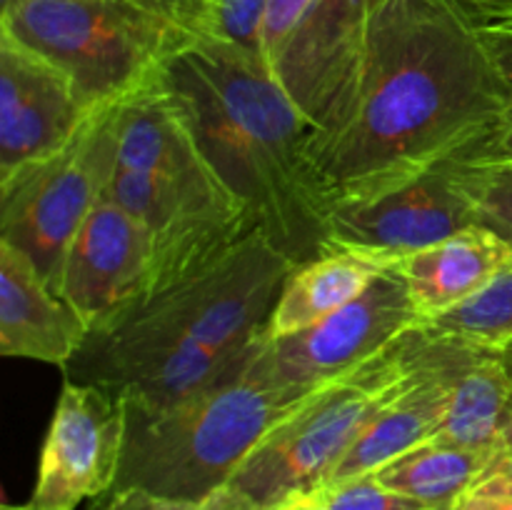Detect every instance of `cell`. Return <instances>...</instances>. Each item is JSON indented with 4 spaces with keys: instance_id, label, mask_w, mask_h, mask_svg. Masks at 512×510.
I'll list each match as a JSON object with an SVG mask.
<instances>
[{
    "instance_id": "cell-1",
    "label": "cell",
    "mask_w": 512,
    "mask_h": 510,
    "mask_svg": "<svg viewBox=\"0 0 512 510\" xmlns=\"http://www.w3.org/2000/svg\"><path fill=\"white\" fill-rule=\"evenodd\" d=\"M512 98L480 30L453 0H383L315 158L335 203L470 155Z\"/></svg>"
},
{
    "instance_id": "cell-2",
    "label": "cell",
    "mask_w": 512,
    "mask_h": 510,
    "mask_svg": "<svg viewBox=\"0 0 512 510\" xmlns=\"http://www.w3.org/2000/svg\"><path fill=\"white\" fill-rule=\"evenodd\" d=\"M163 83L220 183L295 265L328 250L335 198L315 158L318 125L273 78L263 55L193 38Z\"/></svg>"
},
{
    "instance_id": "cell-3",
    "label": "cell",
    "mask_w": 512,
    "mask_h": 510,
    "mask_svg": "<svg viewBox=\"0 0 512 510\" xmlns=\"http://www.w3.org/2000/svg\"><path fill=\"white\" fill-rule=\"evenodd\" d=\"M293 268L255 230L198 273L145 298L113 328L90 333L65 378L155 410L218 388L245 373Z\"/></svg>"
},
{
    "instance_id": "cell-4",
    "label": "cell",
    "mask_w": 512,
    "mask_h": 510,
    "mask_svg": "<svg viewBox=\"0 0 512 510\" xmlns=\"http://www.w3.org/2000/svg\"><path fill=\"white\" fill-rule=\"evenodd\" d=\"M308 395L268 388L243 373L173 408L120 398L125 443L108 495L138 490L155 498L205 500L230 483L260 440Z\"/></svg>"
},
{
    "instance_id": "cell-5",
    "label": "cell",
    "mask_w": 512,
    "mask_h": 510,
    "mask_svg": "<svg viewBox=\"0 0 512 510\" xmlns=\"http://www.w3.org/2000/svg\"><path fill=\"white\" fill-rule=\"evenodd\" d=\"M0 30L63 68L90 110L148 85L193 40L150 0H13Z\"/></svg>"
},
{
    "instance_id": "cell-6",
    "label": "cell",
    "mask_w": 512,
    "mask_h": 510,
    "mask_svg": "<svg viewBox=\"0 0 512 510\" xmlns=\"http://www.w3.org/2000/svg\"><path fill=\"white\" fill-rule=\"evenodd\" d=\"M413 330L360 368L313 390L260 440L228 488L255 510H275L323 488L340 458L408 375Z\"/></svg>"
},
{
    "instance_id": "cell-7",
    "label": "cell",
    "mask_w": 512,
    "mask_h": 510,
    "mask_svg": "<svg viewBox=\"0 0 512 510\" xmlns=\"http://www.w3.org/2000/svg\"><path fill=\"white\" fill-rule=\"evenodd\" d=\"M110 108L90 110L63 148L0 178V240L28 255L55 293L65 253L115 168Z\"/></svg>"
},
{
    "instance_id": "cell-8",
    "label": "cell",
    "mask_w": 512,
    "mask_h": 510,
    "mask_svg": "<svg viewBox=\"0 0 512 510\" xmlns=\"http://www.w3.org/2000/svg\"><path fill=\"white\" fill-rule=\"evenodd\" d=\"M420 325L403 275L388 268L375 283L320 323L270 338L260 330L245 373L258 383L293 393H313Z\"/></svg>"
},
{
    "instance_id": "cell-9",
    "label": "cell",
    "mask_w": 512,
    "mask_h": 510,
    "mask_svg": "<svg viewBox=\"0 0 512 510\" xmlns=\"http://www.w3.org/2000/svg\"><path fill=\"white\" fill-rule=\"evenodd\" d=\"M383 0H268L263 58L273 78L325 130L343 108L370 18Z\"/></svg>"
},
{
    "instance_id": "cell-10",
    "label": "cell",
    "mask_w": 512,
    "mask_h": 510,
    "mask_svg": "<svg viewBox=\"0 0 512 510\" xmlns=\"http://www.w3.org/2000/svg\"><path fill=\"white\" fill-rule=\"evenodd\" d=\"M458 168L460 155H455L383 193L338 200L330 213L328 248L355 250L395 265L480 225Z\"/></svg>"
},
{
    "instance_id": "cell-11",
    "label": "cell",
    "mask_w": 512,
    "mask_h": 510,
    "mask_svg": "<svg viewBox=\"0 0 512 510\" xmlns=\"http://www.w3.org/2000/svg\"><path fill=\"white\" fill-rule=\"evenodd\" d=\"M125 408L98 385L65 378L45 433L30 510H75L103 500L118 480Z\"/></svg>"
},
{
    "instance_id": "cell-12",
    "label": "cell",
    "mask_w": 512,
    "mask_h": 510,
    "mask_svg": "<svg viewBox=\"0 0 512 510\" xmlns=\"http://www.w3.org/2000/svg\"><path fill=\"white\" fill-rule=\"evenodd\" d=\"M153 270V238L120 205L100 200L65 253L58 295L103 333L145 298Z\"/></svg>"
},
{
    "instance_id": "cell-13",
    "label": "cell",
    "mask_w": 512,
    "mask_h": 510,
    "mask_svg": "<svg viewBox=\"0 0 512 510\" xmlns=\"http://www.w3.org/2000/svg\"><path fill=\"white\" fill-rule=\"evenodd\" d=\"M88 113L63 68L0 30V178L63 148Z\"/></svg>"
},
{
    "instance_id": "cell-14",
    "label": "cell",
    "mask_w": 512,
    "mask_h": 510,
    "mask_svg": "<svg viewBox=\"0 0 512 510\" xmlns=\"http://www.w3.org/2000/svg\"><path fill=\"white\" fill-rule=\"evenodd\" d=\"M90 328L60 298L28 255L0 240V353L65 370Z\"/></svg>"
},
{
    "instance_id": "cell-15",
    "label": "cell",
    "mask_w": 512,
    "mask_h": 510,
    "mask_svg": "<svg viewBox=\"0 0 512 510\" xmlns=\"http://www.w3.org/2000/svg\"><path fill=\"white\" fill-rule=\"evenodd\" d=\"M512 265V245L483 225L408 255L393 268L403 275L420 325L458 308Z\"/></svg>"
},
{
    "instance_id": "cell-16",
    "label": "cell",
    "mask_w": 512,
    "mask_h": 510,
    "mask_svg": "<svg viewBox=\"0 0 512 510\" xmlns=\"http://www.w3.org/2000/svg\"><path fill=\"white\" fill-rule=\"evenodd\" d=\"M512 413V378L503 350L465 343L450 375V398L438 438L488 455Z\"/></svg>"
},
{
    "instance_id": "cell-17",
    "label": "cell",
    "mask_w": 512,
    "mask_h": 510,
    "mask_svg": "<svg viewBox=\"0 0 512 510\" xmlns=\"http://www.w3.org/2000/svg\"><path fill=\"white\" fill-rule=\"evenodd\" d=\"M388 268L393 265L345 248H328L318 258L295 265L263 333L285 338L320 323L363 295Z\"/></svg>"
},
{
    "instance_id": "cell-18",
    "label": "cell",
    "mask_w": 512,
    "mask_h": 510,
    "mask_svg": "<svg viewBox=\"0 0 512 510\" xmlns=\"http://www.w3.org/2000/svg\"><path fill=\"white\" fill-rule=\"evenodd\" d=\"M485 465L488 455L435 435L370 475L395 493L423 503L428 510H455L478 483Z\"/></svg>"
},
{
    "instance_id": "cell-19",
    "label": "cell",
    "mask_w": 512,
    "mask_h": 510,
    "mask_svg": "<svg viewBox=\"0 0 512 510\" xmlns=\"http://www.w3.org/2000/svg\"><path fill=\"white\" fill-rule=\"evenodd\" d=\"M193 38H210L263 55L268 0H150Z\"/></svg>"
},
{
    "instance_id": "cell-20",
    "label": "cell",
    "mask_w": 512,
    "mask_h": 510,
    "mask_svg": "<svg viewBox=\"0 0 512 510\" xmlns=\"http://www.w3.org/2000/svg\"><path fill=\"white\" fill-rule=\"evenodd\" d=\"M423 325L435 333L465 340L480 348H508L512 343V265L498 278L490 280L473 298Z\"/></svg>"
},
{
    "instance_id": "cell-21",
    "label": "cell",
    "mask_w": 512,
    "mask_h": 510,
    "mask_svg": "<svg viewBox=\"0 0 512 510\" xmlns=\"http://www.w3.org/2000/svg\"><path fill=\"white\" fill-rule=\"evenodd\" d=\"M458 178L478 223L512 245V160H465L460 155Z\"/></svg>"
},
{
    "instance_id": "cell-22",
    "label": "cell",
    "mask_w": 512,
    "mask_h": 510,
    "mask_svg": "<svg viewBox=\"0 0 512 510\" xmlns=\"http://www.w3.org/2000/svg\"><path fill=\"white\" fill-rule=\"evenodd\" d=\"M313 495L325 510H428L418 500L390 490L373 475L328 485V488L315 490Z\"/></svg>"
},
{
    "instance_id": "cell-23",
    "label": "cell",
    "mask_w": 512,
    "mask_h": 510,
    "mask_svg": "<svg viewBox=\"0 0 512 510\" xmlns=\"http://www.w3.org/2000/svg\"><path fill=\"white\" fill-rule=\"evenodd\" d=\"M103 510H255L243 495L230 490L228 485L215 490L205 500H170V498H155V495L138 493H115L103 498Z\"/></svg>"
},
{
    "instance_id": "cell-24",
    "label": "cell",
    "mask_w": 512,
    "mask_h": 510,
    "mask_svg": "<svg viewBox=\"0 0 512 510\" xmlns=\"http://www.w3.org/2000/svg\"><path fill=\"white\" fill-rule=\"evenodd\" d=\"M468 495H512V413L490 453L488 465Z\"/></svg>"
},
{
    "instance_id": "cell-25",
    "label": "cell",
    "mask_w": 512,
    "mask_h": 510,
    "mask_svg": "<svg viewBox=\"0 0 512 510\" xmlns=\"http://www.w3.org/2000/svg\"><path fill=\"white\" fill-rule=\"evenodd\" d=\"M480 38L488 45L490 55H493L495 65L500 73L505 75L508 85L512 88V18L498 20V23L478 25Z\"/></svg>"
},
{
    "instance_id": "cell-26",
    "label": "cell",
    "mask_w": 512,
    "mask_h": 510,
    "mask_svg": "<svg viewBox=\"0 0 512 510\" xmlns=\"http://www.w3.org/2000/svg\"><path fill=\"white\" fill-rule=\"evenodd\" d=\"M465 160H512V98L505 108V113L500 115V120L495 123V128L490 130L488 138L478 145L470 155H463Z\"/></svg>"
},
{
    "instance_id": "cell-27",
    "label": "cell",
    "mask_w": 512,
    "mask_h": 510,
    "mask_svg": "<svg viewBox=\"0 0 512 510\" xmlns=\"http://www.w3.org/2000/svg\"><path fill=\"white\" fill-rule=\"evenodd\" d=\"M475 25L512 18V0H453Z\"/></svg>"
},
{
    "instance_id": "cell-28",
    "label": "cell",
    "mask_w": 512,
    "mask_h": 510,
    "mask_svg": "<svg viewBox=\"0 0 512 510\" xmlns=\"http://www.w3.org/2000/svg\"><path fill=\"white\" fill-rule=\"evenodd\" d=\"M455 510H512V495H465Z\"/></svg>"
},
{
    "instance_id": "cell-29",
    "label": "cell",
    "mask_w": 512,
    "mask_h": 510,
    "mask_svg": "<svg viewBox=\"0 0 512 510\" xmlns=\"http://www.w3.org/2000/svg\"><path fill=\"white\" fill-rule=\"evenodd\" d=\"M275 510H310V495L308 498H298V500H290V503L280 505Z\"/></svg>"
},
{
    "instance_id": "cell-30",
    "label": "cell",
    "mask_w": 512,
    "mask_h": 510,
    "mask_svg": "<svg viewBox=\"0 0 512 510\" xmlns=\"http://www.w3.org/2000/svg\"><path fill=\"white\" fill-rule=\"evenodd\" d=\"M503 360H505V365H508V373H510V378H512V343L503 350Z\"/></svg>"
},
{
    "instance_id": "cell-31",
    "label": "cell",
    "mask_w": 512,
    "mask_h": 510,
    "mask_svg": "<svg viewBox=\"0 0 512 510\" xmlns=\"http://www.w3.org/2000/svg\"><path fill=\"white\" fill-rule=\"evenodd\" d=\"M0 510H30V508H28V505H10V503H5Z\"/></svg>"
},
{
    "instance_id": "cell-32",
    "label": "cell",
    "mask_w": 512,
    "mask_h": 510,
    "mask_svg": "<svg viewBox=\"0 0 512 510\" xmlns=\"http://www.w3.org/2000/svg\"><path fill=\"white\" fill-rule=\"evenodd\" d=\"M13 3V0H0V8H5V5H10Z\"/></svg>"
}]
</instances>
